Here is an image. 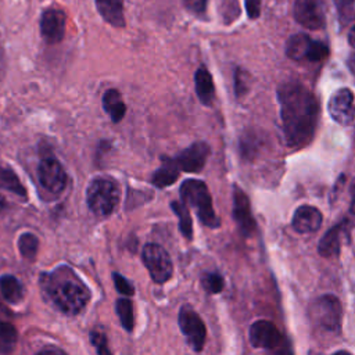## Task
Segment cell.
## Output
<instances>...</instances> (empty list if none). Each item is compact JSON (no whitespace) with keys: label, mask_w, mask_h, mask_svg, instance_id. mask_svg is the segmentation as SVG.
<instances>
[{"label":"cell","mask_w":355,"mask_h":355,"mask_svg":"<svg viewBox=\"0 0 355 355\" xmlns=\"http://www.w3.org/2000/svg\"><path fill=\"white\" fill-rule=\"evenodd\" d=\"M250 73L241 68H236L234 71V93L236 97L244 96L250 89Z\"/></svg>","instance_id":"cell-30"},{"label":"cell","mask_w":355,"mask_h":355,"mask_svg":"<svg viewBox=\"0 0 355 355\" xmlns=\"http://www.w3.org/2000/svg\"><path fill=\"white\" fill-rule=\"evenodd\" d=\"M333 3L343 24L355 21V0H333Z\"/></svg>","instance_id":"cell-29"},{"label":"cell","mask_w":355,"mask_h":355,"mask_svg":"<svg viewBox=\"0 0 355 355\" xmlns=\"http://www.w3.org/2000/svg\"><path fill=\"white\" fill-rule=\"evenodd\" d=\"M201 284L204 287V290L209 294H218L223 290L225 287V280L223 277L216 273V272H208L204 273L201 277Z\"/></svg>","instance_id":"cell-28"},{"label":"cell","mask_w":355,"mask_h":355,"mask_svg":"<svg viewBox=\"0 0 355 355\" xmlns=\"http://www.w3.org/2000/svg\"><path fill=\"white\" fill-rule=\"evenodd\" d=\"M208 0H183V6L187 11L196 15H202L207 11Z\"/></svg>","instance_id":"cell-35"},{"label":"cell","mask_w":355,"mask_h":355,"mask_svg":"<svg viewBox=\"0 0 355 355\" xmlns=\"http://www.w3.org/2000/svg\"><path fill=\"white\" fill-rule=\"evenodd\" d=\"M313 39L306 33H294L286 42V55L293 61H308Z\"/></svg>","instance_id":"cell-17"},{"label":"cell","mask_w":355,"mask_h":355,"mask_svg":"<svg viewBox=\"0 0 355 355\" xmlns=\"http://www.w3.org/2000/svg\"><path fill=\"white\" fill-rule=\"evenodd\" d=\"M112 277H114V284H115V288L121 293V294H123V295H133V293H135V290H133V286L122 276V275H119V273H114L112 275Z\"/></svg>","instance_id":"cell-34"},{"label":"cell","mask_w":355,"mask_h":355,"mask_svg":"<svg viewBox=\"0 0 355 355\" xmlns=\"http://www.w3.org/2000/svg\"><path fill=\"white\" fill-rule=\"evenodd\" d=\"M248 338L254 348L277 349L283 343V336L270 320H255L248 330Z\"/></svg>","instance_id":"cell-10"},{"label":"cell","mask_w":355,"mask_h":355,"mask_svg":"<svg viewBox=\"0 0 355 355\" xmlns=\"http://www.w3.org/2000/svg\"><path fill=\"white\" fill-rule=\"evenodd\" d=\"M40 184L50 193L58 194L67 184V173L62 165L54 158H44L37 168Z\"/></svg>","instance_id":"cell-13"},{"label":"cell","mask_w":355,"mask_h":355,"mask_svg":"<svg viewBox=\"0 0 355 355\" xmlns=\"http://www.w3.org/2000/svg\"><path fill=\"white\" fill-rule=\"evenodd\" d=\"M0 291L6 301L17 304L24 298V286L12 275H3L0 277Z\"/></svg>","instance_id":"cell-22"},{"label":"cell","mask_w":355,"mask_h":355,"mask_svg":"<svg viewBox=\"0 0 355 355\" xmlns=\"http://www.w3.org/2000/svg\"><path fill=\"white\" fill-rule=\"evenodd\" d=\"M323 215L319 208L313 205H300L293 215L291 226L297 233H315L320 229Z\"/></svg>","instance_id":"cell-16"},{"label":"cell","mask_w":355,"mask_h":355,"mask_svg":"<svg viewBox=\"0 0 355 355\" xmlns=\"http://www.w3.org/2000/svg\"><path fill=\"white\" fill-rule=\"evenodd\" d=\"M179 326L193 351L200 352L204 348L207 329L198 313L189 305H183L179 311Z\"/></svg>","instance_id":"cell-8"},{"label":"cell","mask_w":355,"mask_h":355,"mask_svg":"<svg viewBox=\"0 0 355 355\" xmlns=\"http://www.w3.org/2000/svg\"><path fill=\"white\" fill-rule=\"evenodd\" d=\"M90 340H92V344L96 348L97 354H111V351L107 348V337H105V334L94 330V331L90 333Z\"/></svg>","instance_id":"cell-33"},{"label":"cell","mask_w":355,"mask_h":355,"mask_svg":"<svg viewBox=\"0 0 355 355\" xmlns=\"http://www.w3.org/2000/svg\"><path fill=\"white\" fill-rule=\"evenodd\" d=\"M171 208H172V211H175V214L179 218V227H180L182 234L187 240H191L193 239V223H191V216H190L187 205L183 201L182 202L172 201Z\"/></svg>","instance_id":"cell-24"},{"label":"cell","mask_w":355,"mask_h":355,"mask_svg":"<svg viewBox=\"0 0 355 355\" xmlns=\"http://www.w3.org/2000/svg\"><path fill=\"white\" fill-rule=\"evenodd\" d=\"M284 141L291 148L308 146L316 132L320 105L315 93L298 80H286L276 90Z\"/></svg>","instance_id":"cell-1"},{"label":"cell","mask_w":355,"mask_h":355,"mask_svg":"<svg viewBox=\"0 0 355 355\" xmlns=\"http://www.w3.org/2000/svg\"><path fill=\"white\" fill-rule=\"evenodd\" d=\"M343 183H345V175H341V176L338 178V180L336 182V184H334V189L331 190V201L336 198L337 193L340 191V186H341Z\"/></svg>","instance_id":"cell-38"},{"label":"cell","mask_w":355,"mask_h":355,"mask_svg":"<svg viewBox=\"0 0 355 355\" xmlns=\"http://www.w3.org/2000/svg\"><path fill=\"white\" fill-rule=\"evenodd\" d=\"M86 201L90 211L94 212L96 215H110L118 205L119 187L111 179H94L87 187Z\"/></svg>","instance_id":"cell-5"},{"label":"cell","mask_w":355,"mask_h":355,"mask_svg":"<svg viewBox=\"0 0 355 355\" xmlns=\"http://www.w3.org/2000/svg\"><path fill=\"white\" fill-rule=\"evenodd\" d=\"M42 354H53V352H55V354H64V351L62 349H58V348H44V349H42L40 351Z\"/></svg>","instance_id":"cell-41"},{"label":"cell","mask_w":355,"mask_h":355,"mask_svg":"<svg viewBox=\"0 0 355 355\" xmlns=\"http://www.w3.org/2000/svg\"><path fill=\"white\" fill-rule=\"evenodd\" d=\"M348 43L352 49H355V25H352L348 32Z\"/></svg>","instance_id":"cell-40"},{"label":"cell","mask_w":355,"mask_h":355,"mask_svg":"<svg viewBox=\"0 0 355 355\" xmlns=\"http://www.w3.org/2000/svg\"><path fill=\"white\" fill-rule=\"evenodd\" d=\"M293 15L295 22L305 29H323L326 26L324 0H294Z\"/></svg>","instance_id":"cell-6"},{"label":"cell","mask_w":355,"mask_h":355,"mask_svg":"<svg viewBox=\"0 0 355 355\" xmlns=\"http://www.w3.org/2000/svg\"><path fill=\"white\" fill-rule=\"evenodd\" d=\"M259 147V140L255 135H243L240 140V150L244 158H252Z\"/></svg>","instance_id":"cell-31"},{"label":"cell","mask_w":355,"mask_h":355,"mask_svg":"<svg viewBox=\"0 0 355 355\" xmlns=\"http://www.w3.org/2000/svg\"><path fill=\"white\" fill-rule=\"evenodd\" d=\"M311 322L320 330L340 336L343 324V305L338 297L323 294L309 305Z\"/></svg>","instance_id":"cell-4"},{"label":"cell","mask_w":355,"mask_h":355,"mask_svg":"<svg viewBox=\"0 0 355 355\" xmlns=\"http://www.w3.org/2000/svg\"><path fill=\"white\" fill-rule=\"evenodd\" d=\"M162 161H164V164L154 172V175L151 178L153 184L157 187H161V189L175 183L176 179L179 178V171H180L179 166L176 165L175 159L164 158Z\"/></svg>","instance_id":"cell-21"},{"label":"cell","mask_w":355,"mask_h":355,"mask_svg":"<svg viewBox=\"0 0 355 355\" xmlns=\"http://www.w3.org/2000/svg\"><path fill=\"white\" fill-rule=\"evenodd\" d=\"M143 262L155 283H165L173 273L172 261L168 252L158 244L150 243L143 248Z\"/></svg>","instance_id":"cell-7"},{"label":"cell","mask_w":355,"mask_h":355,"mask_svg":"<svg viewBox=\"0 0 355 355\" xmlns=\"http://www.w3.org/2000/svg\"><path fill=\"white\" fill-rule=\"evenodd\" d=\"M233 219L244 237H250L257 232V222L251 212L248 196L239 186L233 189Z\"/></svg>","instance_id":"cell-11"},{"label":"cell","mask_w":355,"mask_h":355,"mask_svg":"<svg viewBox=\"0 0 355 355\" xmlns=\"http://www.w3.org/2000/svg\"><path fill=\"white\" fill-rule=\"evenodd\" d=\"M0 189L11 191L22 198H26V190L19 182L18 176L8 168L0 166Z\"/></svg>","instance_id":"cell-23"},{"label":"cell","mask_w":355,"mask_h":355,"mask_svg":"<svg viewBox=\"0 0 355 355\" xmlns=\"http://www.w3.org/2000/svg\"><path fill=\"white\" fill-rule=\"evenodd\" d=\"M96 7L105 22L115 28L125 26L123 0H96Z\"/></svg>","instance_id":"cell-18"},{"label":"cell","mask_w":355,"mask_h":355,"mask_svg":"<svg viewBox=\"0 0 355 355\" xmlns=\"http://www.w3.org/2000/svg\"><path fill=\"white\" fill-rule=\"evenodd\" d=\"M347 68L349 69V72L352 75H355V51L348 55V58H347Z\"/></svg>","instance_id":"cell-39"},{"label":"cell","mask_w":355,"mask_h":355,"mask_svg":"<svg viewBox=\"0 0 355 355\" xmlns=\"http://www.w3.org/2000/svg\"><path fill=\"white\" fill-rule=\"evenodd\" d=\"M182 201L196 209V214L202 225L211 229L220 226V220L216 216L212 205V197L207 184L198 179H187L180 186Z\"/></svg>","instance_id":"cell-3"},{"label":"cell","mask_w":355,"mask_h":355,"mask_svg":"<svg viewBox=\"0 0 355 355\" xmlns=\"http://www.w3.org/2000/svg\"><path fill=\"white\" fill-rule=\"evenodd\" d=\"M211 150L205 141H196L176 157L175 162L180 171L184 172H200L209 155Z\"/></svg>","instance_id":"cell-14"},{"label":"cell","mask_w":355,"mask_h":355,"mask_svg":"<svg viewBox=\"0 0 355 355\" xmlns=\"http://www.w3.org/2000/svg\"><path fill=\"white\" fill-rule=\"evenodd\" d=\"M42 287L53 305L67 315H76L87 305L90 291L68 266H58L42 279Z\"/></svg>","instance_id":"cell-2"},{"label":"cell","mask_w":355,"mask_h":355,"mask_svg":"<svg viewBox=\"0 0 355 355\" xmlns=\"http://www.w3.org/2000/svg\"><path fill=\"white\" fill-rule=\"evenodd\" d=\"M327 111L333 121L341 126H349L355 119V97L351 89L340 87L329 98Z\"/></svg>","instance_id":"cell-9"},{"label":"cell","mask_w":355,"mask_h":355,"mask_svg":"<svg viewBox=\"0 0 355 355\" xmlns=\"http://www.w3.org/2000/svg\"><path fill=\"white\" fill-rule=\"evenodd\" d=\"M245 11L250 19H258L261 15V0H244Z\"/></svg>","instance_id":"cell-36"},{"label":"cell","mask_w":355,"mask_h":355,"mask_svg":"<svg viewBox=\"0 0 355 355\" xmlns=\"http://www.w3.org/2000/svg\"><path fill=\"white\" fill-rule=\"evenodd\" d=\"M349 196H351V207H349V214L355 216V178L349 186Z\"/></svg>","instance_id":"cell-37"},{"label":"cell","mask_w":355,"mask_h":355,"mask_svg":"<svg viewBox=\"0 0 355 355\" xmlns=\"http://www.w3.org/2000/svg\"><path fill=\"white\" fill-rule=\"evenodd\" d=\"M17 330L15 327L4 320H0V352L8 354L12 352L17 345Z\"/></svg>","instance_id":"cell-25"},{"label":"cell","mask_w":355,"mask_h":355,"mask_svg":"<svg viewBox=\"0 0 355 355\" xmlns=\"http://www.w3.org/2000/svg\"><path fill=\"white\" fill-rule=\"evenodd\" d=\"M116 312L119 316V320L125 330L132 331L135 319H133V304L129 298H119L116 301Z\"/></svg>","instance_id":"cell-27"},{"label":"cell","mask_w":355,"mask_h":355,"mask_svg":"<svg viewBox=\"0 0 355 355\" xmlns=\"http://www.w3.org/2000/svg\"><path fill=\"white\" fill-rule=\"evenodd\" d=\"M40 33L50 44L61 42L65 33V14L55 8L44 11L40 19Z\"/></svg>","instance_id":"cell-15"},{"label":"cell","mask_w":355,"mask_h":355,"mask_svg":"<svg viewBox=\"0 0 355 355\" xmlns=\"http://www.w3.org/2000/svg\"><path fill=\"white\" fill-rule=\"evenodd\" d=\"M352 227H354V219L348 216L341 219L333 227H330L319 240V244H318L319 255L324 258L338 255L341 250V239L347 237L349 240V232Z\"/></svg>","instance_id":"cell-12"},{"label":"cell","mask_w":355,"mask_h":355,"mask_svg":"<svg viewBox=\"0 0 355 355\" xmlns=\"http://www.w3.org/2000/svg\"><path fill=\"white\" fill-rule=\"evenodd\" d=\"M194 83H196V93L200 101L204 105H212L215 100V86L212 80V75L208 72L207 68L200 67L194 73Z\"/></svg>","instance_id":"cell-19"},{"label":"cell","mask_w":355,"mask_h":355,"mask_svg":"<svg viewBox=\"0 0 355 355\" xmlns=\"http://www.w3.org/2000/svg\"><path fill=\"white\" fill-rule=\"evenodd\" d=\"M104 111L111 116L114 122H119L126 112V105L122 100L121 93L116 89H110L103 96Z\"/></svg>","instance_id":"cell-20"},{"label":"cell","mask_w":355,"mask_h":355,"mask_svg":"<svg viewBox=\"0 0 355 355\" xmlns=\"http://www.w3.org/2000/svg\"><path fill=\"white\" fill-rule=\"evenodd\" d=\"M18 248L25 259L32 261V259H35V257L37 254L39 240L32 233H22L18 239Z\"/></svg>","instance_id":"cell-26"},{"label":"cell","mask_w":355,"mask_h":355,"mask_svg":"<svg viewBox=\"0 0 355 355\" xmlns=\"http://www.w3.org/2000/svg\"><path fill=\"white\" fill-rule=\"evenodd\" d=\"M329 54H330V49L326 43L319 42V40H313L312 49H311L309 55H308V61L309 62H319V61L326 60L329 57Z\"/></svg>","instance_id":"cell-32"}]
</instances>
